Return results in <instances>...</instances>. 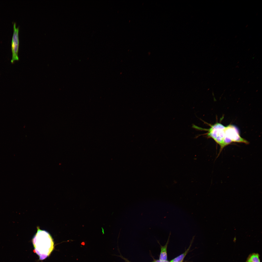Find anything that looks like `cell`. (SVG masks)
Returning a JSON list of instances; mask_svg holds the SVG:
<instances>
[{"label":"cell","mask_w":262,"mask_h":262,"mask_svg":"<svg viewBox=\"0 0 262 262\" xmlns=\"http://www.w3.org/2000/svg\"><path fill=\"white\" fill-rule=\"evenodd\" d=\"M191 246V244L189 248L184 253L172 260L170 262H182L184 257L188 252Z\"/></svg>","instance_id":"6"},{"label":"cell","mask_w":262,"mask_h":262,"mask_svg":"<svg viewBox=\"0 0 262 262\" xmlns=\"http://www.w3.org/2000/svg\"><path fill=\"white\" fill-rule=\"evenodd\" d=\"M81 244L82 245H84L85 244V242H82L81 243Z\"/></svg>","instance_id":"8"},{"label":"cell","mask_w":262,"mask_h":262,"mask_svg":"<svg viewBox=\"0 0 262 262\" xmlns=\"http://www.w3.org/2000/svg\"><path fill=\"white\" fill-rule=\"evenodd\" d=\"M171 234L170 232L167 241L165 245L164 246H162L161 247V252L159 257V260L160 261H164L167 260V248Z\"/></svg>","instance_id":"4"},{"label":"cell","mask_w":262,"mask_h":262,"mask_svg":"<svg viewBox=\"0 0 262 262\" xmlns=\"http://www.w3.org/2000/svg\"><path fill=\"white\" fill-rule=\"evenodd\" d=\"M153 262H162V261L159 260H156L154 261Z\"/></svg>","instance_id":"7"},{"label":"cell","mask_w":262,"mask_h":262,"mask_svg":"<svg viewBox=\"0 0 262 262\" xmlns=\"http://www.w3.org/2000/svg\"><path fill=\"white\" fill-rule=\"evenodd\" d=\"M37 231L32 240L34 251L39 256L40 259L44 260L51 254L54 248V242L50 234L47 231L41 229L37 227Z\"/></svg>","instance_id":"1"},{"label":"cell","mask_w":262,"mask_h":262,"mask_svg":"<svg viewBox=\"0 0 262 262\" xmlns=\"http://www.w3.org/2000/svg\"><path fill=\"white\" fill-rule=\"evenodd\" d=\"M13 29L11 45L12 55L11 62L12 64H13L15 61H18L19 60L18 55L19 46V28L16 27L15 23H14L13 25Z\"/></svg>","instance_id":"3"},{"label":"cell","mask_w":262,"mask_h":262,"mask_svg":"<svg viewBox=\"0 0 262 262\" xmlns=\"http://www.w3.org/2000/svg\"><path fill=\"white\" fill-rule=\"evenodd\" d=\"M162 262H170L167 260H166L164 261H162Z\"/></svg>","instance_id":"9"},{"label":"cell","mask_w":262,"mask_h":262,"mask_svg":"<svg viewBox=\"0 0 262 262\" xmlns=\"http://www.w3.org/2000/svg\"><path fill=\"white\" fill-rule=\"evenodd\" d=\"M210 126L209 129L203 128L193 125V127L197 130L204 131L207 132L199 135H205L208 138H212L220 146V149L217 155L218 157L223 149L225 147L230 144L231 142L227 137L226 131V126L221 123L216 122L213 125L207 123Z\"/></svg>","instance_id":"2"},{"label":"cell","mask_w":262,"mask_h":262,"mask_svg":"<svg viewBox=\"0 0 262 262\" xmlns=\"http://www.w3.org/2000/svg\"><path fill=\"white\" fill-rule=\"evenodd\" d=\"M259 257L260 255L258 254L252 253L249 255L246 262H260Z\"/></svg>","instance_id":"5"}]
</instances>
